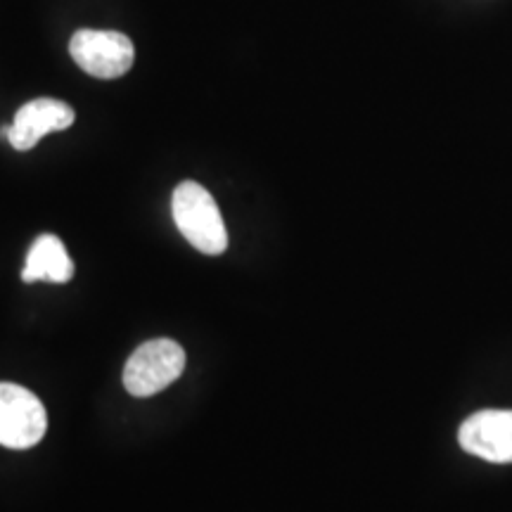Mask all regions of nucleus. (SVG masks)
<instances>
[{"mask_svg": "<svg viewBox=\"0 0 512 512\" xmlns=\"http://www.w3.org/2000/svg\"><path fill=\"white\" fill-rule=\"evenodd\" d=\"M171 211L183 238L190 242L197 252L216 256L228 247L226 223L214 197L200 183L185 181L174 190L171 197Z\"/></svg>", "mask_w": 512, "mask_h": 512, "instance_id": "f257e3e1", "label": "nucleus"}, {"mask_svg": "<svg viewBox=\"0 0 512 512\" xmlns=\"http://www.w3.org/2000/svg\"><path fill=\"white\" fill-rule=\"evenodd\" d=\"M185 370V351L174 339H152L140 344L126 361L124 387L131 396L145 399L164 392Z\"/></svg>", "mask_w": 512, "mask_h": 512, "instance_id": "f03ea898", "label": "nucleus"}, {"mask_svg": "<svg viewBox=\"0 0 512 512\" xmlns=\"http://www.w3.org/2000/svg\"><path fill=\"white\" fill-rule=\"evenodd\" d=\"M48 430V415L41 399L29 389L0 382V446L24 451L36 446Z\"/></svg>", "mask_w": 512, "mask_h": 512, "instance_id": "7ed1b4c3", "label": "nucleus"}, {"mask_svg": "<svg viewBox=\"0 0 512 512\" xmlns=\"http://www.w3.org/2000/svg\"><path fill=\"white\" fill-rule=\"evenodd\" d=\"M69 53L83 72L95 76V79H119L136 60L133 41L119 31H76L69 41Z\"/></svg>", "mask_w": 512, "mask_h": 512, "instance_id": "20e7f679", "label": "nucleus"}, {"mask_svg": "<svg viewBox=\"0 0 512 512\" xmlns=\"http://www.w3.org/2000/svg\"><path fill=\"white\" fill-rule=\"evenodd\" d=\"M458 441L463 451L489 460L512 463V411H479L460 425Z\"/></svg>", "mask_w": 512, "mask_h": 512, "instance_id": "39448f33", "label": "nucleus"}, {"mask_svg": "<svg viewBox=\"0 0 512 512\" xmlns=\"http://www.w3.org/2000/svg\"><path fill=\"white\" fill-rule=\"evenodd\" d=\"M74 124V110L67 102L55 98H38L19 107L12 126L3 128L10 145L19 152H27L38 145V140L48 133L64 131Z\"/></svg>", "mask_w": 512, "mask_h": 512, "instance_id": "423d86ee", "label": "nucleus"}, {"mask_svg": "<svg viewBox=\"0 0 512 512\" xmlns=\"http://www.w3.org/2000/svg\"><path fill=\"white\" fill-rule=\"evenodd\" d=\"M74 275V264L69 259L62 240L53 233L38 235L27 254V266L22 271L24 283H69Z\"/></svg>", "mask_w": 512, "mask_h": 512, "instance_id": "0eeeda50", "label": "nucleus"}]
</instances>
